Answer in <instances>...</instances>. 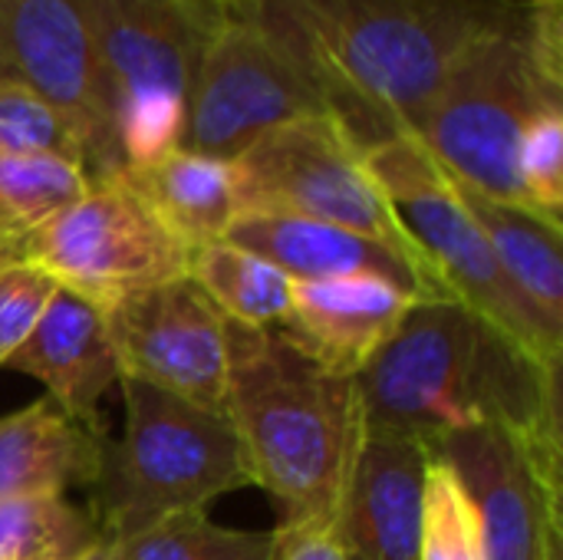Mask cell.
Segmentation results:
<instances>
[{
  "label": "cell",
  "mask_w": 563,
  "mask_h": 560,
  "mask_svg": "<svg viewBox=\"0 0 563 560\" xmlns=\"http://www.w3.org/2000/svg\"><path fill=\"white\" fill-rule=\"evenodd\" d=\"M224 241L271 261L294 281H330V277H383L416 297H452L442 284L422 274L412 261L393 248L346 231L327 221L297 218V215H264L244 211L224 231Z\"/></svg>",
  "instance_id": "9a60e30c"
},
{
  "label": "cell",
  "mask_w": 563,
  "mask_h": 560,
  "mask_svg": "<svg viewBox=\"0 0 563 560\" xmlns=\"http://www.w3.org/2000/svg\"><path fill=\"white\" fill-rule=\"evenodd\" d=\"M0 152H53L82 165L63 119L16 76H0Z\"/></svg>",
  "instance_id": "4316f807"
},
{
  "label": "cell",
  "mask_w": 563,
  "mask_h": 560,
  "mask_svg": "<svg viewBox=\"0 0 563 560\" xmlns=\"http://www.w3.org/2000/svg\"><path fill=\"white\" fill-rule=\"evenodd\" d=\"M548 102H563V0H511L465 50L409 135L455 182L528 208L518 142Z\"/></svg>",
  "instance_id": "277c9868"
},
{
  "label": "cell",
  "mask_w": 563,
  "mask_h": 560,
  "mask_svg": "<svg viewBox=\"0 0 563 560\" xmlns=\"http://www.w3.org/2000/svg\"><path fill=\"white\" fill-rule=\"evenodd\" d=\"M432 452L399 432L363 436L330 535L346 560H416Z\"/></svg>",
  "instance_id": "5bb4252c"
},
{
  "label": "cell",
  "mask_w": 563,
  "mask_h": 560,
  "mask_svg": "<svg viewBox=\"0 0 563 560\" xmlns=\"http://www.w3.org/2000/svg\"><path fill=\"white\" fill-rule=\"evenodd\" d=\"M412 300L419 297L369 274L294 281L280 330L330 373L356 376L396 333Z\"/></svg>",
  "instance_id": "2e32d148"
},
{
  "label": "cell",
  "mask_w": 563,
  "mask_h": 560,
  "mask_svg": "<svg viewBox=\"0 0 563 560\" xmlns=\"http://www.w3.org/2000/svg\"><path fill=\"white\" fill-rule=\"evenodd\" d=\"M56 287L59 284L49 274L20 257L0 264V370L30 337Z\"/></svg>",
  "instance_id": "83f0119b"
},
{
  "label": "cell",
  "mask_w": 563,
  "mask_h": 560,
  "mask_svg": "<svg viewBox=\"0 0 563 560\" xmlns=\"http://www.w3.org/2000/svg\"><path fill=\"white\" fill-rule=\"evenodd\" d=\"M277 560H346L327 525H277Z\"/></svg>",
  "instance_id": "f1b7e54d"
},
{
  "label": "cell",
  "mask_w": 563,
  "mask_h": 560,
  "mask_svg": "<svg viewBox=\"0 0 563 560\" xmlns=\"http://www.w3.org/2000/svg\"><path fill=\"white\" fill-rule=\"evenodd\" d=\"M231 172L238 215H297L360 231L442 284L396 221L363 162V149L333 116H303L264 132L231 162Z\"/></svg>",
  "instance_id": "52a82bcc"
},
{
  "label": "cell",
  "mask_w": 563,
  "mask_h": 560,
  "mask_svg": "<svg viewBox=\"0 0 563 560\" xmlns=\"http://www.w3.org/2000/svg\"><path fill=\"white\" fill-rule=\"evenodd\" d=\"M3 261H10V257H7V254H0V264H3Z\"/></svg>",
  "instance_id": "d6a6232c"
},
{
  "label": "cell",
  "mask_w": 563,
  "mask_h": 560,
  "mask_svg": "<svg viewBox=\"0 0 563 560\" xmlns=\"http://www.w3.org/2000/svg\"><path fill=\"white\" fill-rule=\"evenodd\" d=\"M455 188L538 330L563 353V224L528 208L495 201L462 182H455Z\"/></svg>",
  "instance_id": "d6986e66"
},
{
  "label": "cell",
  "mask_w": 563,
  "mask_h": 560,
  "mask_svg": "<svg viewBox=\"0 0 563 560\" xmlns=\"http://www.w3.org/2000/svg\"><path fill=\"white\" fill-rule=\"evenodd\" d=\"M188 277L234 327L277 330L287 323L294 277L224 238L191 251Z\"/></svg>",
  "instance_id": "44dd1931"
},
{
  "label": "cell",
  "mask_w": 563,
  "mask_h": 560,
  "mask_svg": "<svg viewBox=\"0 0 563 560\" xmlns=\"http://www.w3.org/2000/svg\"><path fill=\"white\" fill-rule=\"evenodd\" d=\"M119 389L125 403L122 436L106 442L99 475L89 485V515L106 541L132 538L181 512H205L208 502L251 485L224 413L135 380H119Z\"/></svg>",
  "instance_id": "5b68a950"
},
{
  "label": "cell",
  "mask_w": 563,
  "mask_h": 560,
  "mask_svg": "<svg viewBox=\"0 0 563 560\" xmlns=\"http://www.w3.org/2000/svg\"><path fill=\"white\" fill-rule=\"evenodd\" d=\"M363 162L386 195L396 221L432 264L445 290L501 327L538 360L561 366V350H554L538 330L534 317L498 267L495 251L465 208L455 182L435 165V158L412 135H393L369 145Z\"/></svg>",
  "instance_id": "ba28073f"
},
{
  "label": "cell",
  "mask_w": 563,
  "mask_h": 560,
  "mask_svg": "<svg viewBox=\"0 0 563 560\" xmlns=\"http://www.w3.org/2000/svg\"><path fill=\"white\" fill-rule=\"evenodd\" d=\"M416 560H488L485 525L455 469L432 455Z\"/></svg>",
  "instance_id": "d4e9b609"
},
{
  "label": "cell",
  "mask_w": 563,
  "mask_h": 560,
  "mask_svg": "<svg viewBox=\"0 0 563 560\" xmlns=\"http://www.w3.org/2000/svg\"><path fill=\"white\" fill-rule=\"evenodd\" d=\"M518 178L528 208L554 224L563 215V102L541 106L518 142Z\"/></svg>",
  "instance_id": "484cf974"
},
{
  "label": "cell",
  "mask_w": 563,
  "mask_h": 560,
  "mask_svg": "<svg viewBox=\"0 0 563 560\" xmlns=\"http://www.w3.org/2000/svg\"><path fill=\"white\" fill-rule=\"evenodd\" d=\"M16 257L49 274L96 307L188 274L191 248L119 178L89 182V191L20 238Z\"/></svg>",
  "instance_id": "9c48e42d"
},
{
  "label": "cell",
  "mask_w": 563,
  "mask_h": 560,
  "mask_svg": "<svg viewBox=\"0 0 563 560\" xmlns=\"http://www.w3.org/2000/svg\"><path fill=\"white\" fill-rule=\"evenodd\" d=\"M76 560H115V548H112V541H102V545H96L89 554H82V558Z\"/></svg>",
  "instance_id": "4dcf8cb0"
},
{
  "label": "cell",
  "mask_w": 563,
  "mask_h": 560,
  "mask_svg": "<svg viewBox=\"0 0 563 560\" xmlns=\"http://www.w3.org/2000/svg\"><path fill=\"white\" fill-rule=\"evenodd\" d=\"M102 426L66 416L53 399H36L0 419V502L26 495H66L96 482Z\"/></svg>",
  "instance_id": "ac0fdd59"
},
{
  "label": "cell",
  "mask_w": 563,
  "mask_h": 560,
  "mask_svg": "<svg viewBox=\"0 0 563 560\" xmlns=\"http://www.w3.org/2000/svg\"><path fill=\"white\" fill-rule=\"evenodd\" d=\"M112 548L115 560H277V535L238 531L214 525L205 512H181Z\"/></svg>",
  "instance_id": "603a6c76"
},
{
  "label": "cell",
  "mask_w": 563,
  "mask_h": 560,
  "mask_svg": "<svg viewBox=\"0 0 563 560\" xmlns=\"http://www.w3.org/2000/svg\"><path fill=\"white\" fill-rule=\"evenodd\" d=\"M478 505L488 560H563L561 446H531L505 429H468L432 452Z\"/></svg>",
  "instance_id": "4fadbf2b"
},
{
  "label": "cell",
  "mask_w": 563,
  "mask_h": 560,
  "mask_svg": "<svg viewBox=\"0 0 563 560\" xmlns=\"http://www.w3.org/2000/svg\"><path fill=\"white\" fill-rule=\"evenodd\" d=\"M366 152L409 135L511 0H228Z\"/></svg>",
  "instance_id": "6da1fadb"
},
{
  "label": "cell",
  "mask_w": 563,
  "mask_h": 560,
  "mask_svg": "<svg viewBox=\"0 0 563 560\" xmlns=\"http://www.w3.org/2000/svg\"><path fill=\"white\" fill-rule=\"evenodd\" d=\"M0 43L13 76L40 92L79 145L89 182L125 168L106 76L73 0H0Z\"/></svg>",
  "instance_id": "8fae6325"
},
{
  "label": "cell",
  "mask_w": 563,
  "mask_h": 560,
  "mask_svg": "<svg viewBox=\"0 0 563 560\" xmlns=\"http://www.w3.org/2000/svg\"><path fill=\"white\" fill-rule=\"evenodd\" d=\"M102 541L89 508L66 495L0 502V560H76Z\"/></svg>",
  "instance_id": "7402d4cb"
},
{
  "label": "cell",
  "mask_w": 563,
  "mask_h": 560,
  "mask_svg": "<svg viewBox=\"0 0 563 560\" xmlns=\"http://www.w3.org/2000/svg\"><path fill=\"white\" fill-rule=\"evenodd\" d=\"M303 116L330 112L257 23L218 0V20L188 83L178 149L234 162L264 132Z\"/></svg>",
  "instance_id": "30bf717a"
},
{
  "label": "cell",
  "mask_w": 563,
  "mask_h": 560,
  "mask_svg": "<svg viewBox=\"0 0 563 560\" xmlns=\"http://www.w3.org/2000/svg\"><path fill=\"white\" fill-rule=\"evenodd\" d=\"M224 416L251 485L280 508L277 525L330 528L366 436L356 380L320 366L280 327L228 323Z\"/></svg>",
  "instance_id": "3957f363"
},
{
  "label": "cell",
  "mask_w": 563,
  "mask_h": 560,
  "mask_svg": "<svg viewBox=\"0 0 563 560\" xmlns=\"http://www.w3.org/2000/svg\"><path fill=\"white\" fill-rule=\"evenodd\" d=\"M20 228L7 218V211L0 208V254L7 257H16V248H20Z\"/></svg>",
  "instance_id": "f546056e"
},
{
  "label": "cell",
  "mask_w": 563,
  "mask_h": 560,
  "mask_svg": "<svg viewBox=\"0 0 563 560\" xmlns=\"http://www.w3.org/2000/svg\"><path fill=\"white\" fill-rule=\"evenodd\" d=\"M369 429L422 442L505 429L561 446V366L538 360L459 297H419L353 376Z\"/></svg>",
  "instance_id": "7a4b0ae2"
},
{
  "label": "cell",
  "mask_w": 563,
  "mask_h": 560,
  "mask_svg": "<svg viewBox=\"0 0 563 560\" xmlns=\"http://www.w3.org/2000/svg\"><path fill=\"white\" fill-rule=\"evenodd\" d=\"M89 191L79 162L53 152H0V208L20 234L40 228Z\"/></svg>",
  "instance_id": "cb8c5ba5"
},
{
  "label": "cell",
  "mask_w": 563,
  "mask_h": 560,
  "mask_svg": "<svg viewBox=\"0 0 563 560\" xmlns=\"http://www.w3.org/2000/svg\"><path fill=\"white\" fill-rule=\"evenodd\" d=\"M0 76H13V66H10V59L3 53V43H0Z\"/></svg>",
  "instance_id": "1f68e13d"
},
{
  "label": "cell",
  "mask_w": 563,
  "mask_h": 560,
  "mask_svg": "<svg viewBox=\"0 0 563 560\" xmlns=\"http://www.w3.org/2000/svg\"><path fill=\"white\" fill-rule=\"evenodd\" d=\"M92 36L125 165L178 149L185 96L218 0H73Z\"/></svg>",
  "instance_id": "8992f818"
},
{
  "label": "cell",
  "mask_w": 563,
  "mask_h": 560,
  "mask_svg": "<svg viewBox=\"0 0 563 560\" xmlns=\"http://www.w3.org/2000/svg\"><path fill=\"white\" fill-rule=\"evenodd\" d=\"M102 314L119 380L224 413L228 320L188 274L122 297Z\"/></svg>",
  "instance_id": "7c38bea8"
},
{
  "label": "cell",
  "mask_w": 563,
  "mask_h": 560,
  "mask_svg": "<svg viewBox=\"0 0 563 560\" xmlns=\"http://www.w3.org/2000/svg\"><path fill=\"white\" fill-rule=\"evenodd\" d=\"M119 178L191 251L221 241L231 221L238 218L231 162L188 149H168L152 162L125 165Z\"/></svg>",
  "instance_id": "ffe728a7"
},
{
  "label": "cell",
  "mask_w": 563,
  "mask_h": 560,
  "mask_svg": "<svg viewBox=\"0 0 563 560\" xmlns=\"http://www.w3.org/2000/svg\"><path fill=\"white\" fill-rule=\"evenodd\" d=\"M3 370L33 376L43 383L46 399H53L66 416L99 426V403L119 383V363L102 307L56 287L43 317Z\"/></svg>",
  "instance_id": "e0dca14e"
}]
</instances>
